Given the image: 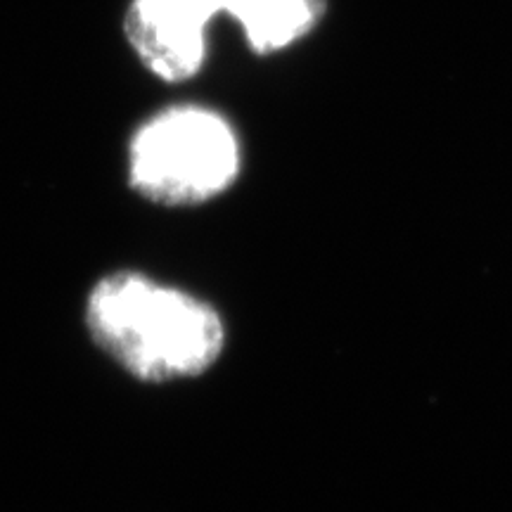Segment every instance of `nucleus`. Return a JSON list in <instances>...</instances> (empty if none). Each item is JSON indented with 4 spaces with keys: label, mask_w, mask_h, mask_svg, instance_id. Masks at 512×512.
Wrapping results in <instances>:
<instances>
[{
    "label": "nucleus",
    "mask_w": 512,
    "mask_h": 512,
    "mask_svg": "<svg viewBox=\"0 0 512 512\" xmlns=\"http://www.w3.org/2000/svg\"><path fill=\"white\" fill-rule=\"evenodd\" d=\"M86 325L105 354L145 382L204 373L226 339L209 304L133 271L112 273L93 287Z\"/></svg>",
    "instance_id": "nucleus-1"
},
{
    "label": "nucleus",
    "mask_w": 512,
    "mask_h": 512,
    "mask_svg": "<svg viewBox=\"0 0 512 512\" xmlns=\"http://www.w3.org/2000/svg\"><path fill=\"white\" fill-rule=\"evenodd\" d=\"M240 174V143L219 112L174 105L152 114L128 145V181L145 200L192 207L221 195Z\"/></svg>",
    "instance_id": "nucleus-2"
},
{
    "label": "nucleus",
    "mask_w": 512,
    "mask_h": 512,
    "mask_svg": "<svg viewBox=\"0 0 512 512\" xmlns=\"http://www.w3.org/2000/svg\"><path fill=\"white\" fill-rule=\"evenodd\" d=\"M211 22L200 0H128L124 34L147 72L183 83L204 67Z\"/></svg>",
    "instance_id": "nucleus-3"
},
{
    "label": "nucleus",
    "mask_w": 512,
    "mask_h": 512,
    "mask_svg": "<svg viewBox=\"0 0 512 512\" xmlns=\"http://www.w3.org/2000/svg\"><path fill=\"white\" fill-rule=\"evenodd\" d=\"M200 3L211 12V17L216 19L219 15H233L238 0H200Z\"/></svg>",
    "instance_id": "nucleus-5"
},
{
    "label": "nucleus",
    "mask_w": 512,
    "mask_h": 512,
    "mask_svg": "<svg viewBox=\"0 0 512 512\" xmlns=\"http://www.w3.org/2000/svg\"><path fill=\"white\" fill-rule=\"evenodd\" d=\"M325 0H238L233 17L256 55L294 46L318 27Z\"/></svg>",
    "instance_id": "nucleus-4"
}]
</instances>
